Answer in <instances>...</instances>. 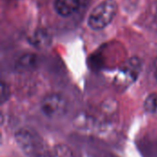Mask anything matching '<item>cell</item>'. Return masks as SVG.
Returning <instances> with one entry per match:
<instances>
[{
    "mask_svg": "<svg viewBox=\"0 0 157 157\" xmlns=\"http://www.w3.org/2000/svg\"><path fill=\"white\" fill-rule=\"evenodd\" d=\"M38 64V57L32 53H26L18 58L16 62L15 68L17 71L23 73L33 70Z\"/></svg>",
    "mask_w": 157,
    "mask_h": 157,
    "instance_id": "cell-6",
    "label": "cell"
},
{
    "mask_svg": "<svg viewBox=\"0 0 157 157\" xmlns=\"http://www.w3.org/2000/svg\"><path fill=\"white\" fill-rule=\"evenodd\" d=\"M153 17H154V21L156 24L157 26V6H155V10H154V14H153Z\"/></svg>",
    "mask_w": 157,
    "mask_h": 157,
    "instance_id": "cell-9",
    "label": "cell"
},
{
    "mask_svg": "<svg viewBox=\"0 0 157 157\" xmlns=\"http://www.w3.org/2000/svg\"><path fill=\"white\" fill-rule=\"evenodd\" d=\"M80 6L79 0H56L54 8L62 17H69L73 15Z\"/></svg>",
    "mask_w": 157,
    "mask_h": 157,
    "instance_id": "cell-5",
    "label": "cell"
},
{
    "mask_svg": "<svg viewBox=\"0 0 157 157\" xmlns=\"http://www.w3.org/2000/svg\"><path fill=\"white\" fill-rule=\"evenodd\" d=\"M50 36L45 30H37L35 34L29 40L30 43L36 48L43 49L50 44Z\"/></svg>",
    "mask_w": 157,
    "mask_h": 157,
    "instance_id": "cell-7",
    "label": "cell"
},
{
    "mask_svg": "<svg viewBox=\"0 0 157 157\" xmlns=\"http://www.w3.org/2000/svg\"><path fill=\"white\" fill-rule=\"evenodd\" d=\"M117 11L118 4L115 0H105L92 10L87 19V25L94 30L103 29L112 22Z\"/></svg>",
    "mask_w": 157,
    "mask_h": 157,
    "instance_id": "cell-2",
    "label": "cell"
},
{
    "mask_svg": "<svg viewBox=\"0 0 157 157\" xmlns=\"http://www.w3.org/2000/svg\"><path fill=\"white\" fill-rule=\"evenodd\" d=\"M19 148L29 157H43L45 145L41 137L33 130L22 128L15 134Z\"/></svg>",
    "mask_w": 157,
    "mask_h": 157,
    "instance_id": "cell-1",
    "label": "cell"
},
{
    "mask_svg": "<svg viewBox=\"0 0 157 157\" xmlns=\"http://www.w3.org/2000/svg\"><path fill=\"white\" fill-rule=\"evenodd\" d=\"M141 71V61L136 58H131L130 60H128L122 69H121V75L124 76L125 81H133L137 78L139 73Z\"/></svg>",
    "mask_w": 157,
    "mask_h": 157,
    "instance_id": "cell-4",
    "label": "cell"
},
{
    "mask_svg": "<svg viewBox=\"0 0 157 157\" xmlns=\"http://www.w3.org/2000/svg\"><path fill=\"white\" fill-rule=\"evenodd\" d=\"M40 109L43 114L48 118L58 119L67 112L68 101L61 93H50L42 98Z\"/></svg>",
    "mask_w": 157,
    "mask_h": 157,
    "instance_id": "cell-3",
    "label": "cell"
},
{
    "mask_svg": "<svg viewBox=\"0 0 157 157\" xmlns=\"http://www.w3.org/2000/svg\"><path fill=\"white\" fill-rule=\"evenodd\" d=\"M144 109L147 112L157 115V94H150L144 100Z\"/></svg>",
    "mask_w": 157,
    "mask_h": 157,
    "instance_id": "cell-8",
    "label": "cell"
},
{
    "mask_svg": "<svg viewBox=\"0 0 157 157\" xmlns=\"http://www.w3.org/2000/svg\"><path fill=\"white\" fill-rule=\"evenodd\" d=\"M155 79H156L157 82V58L155 61Z\"/></svg>",
    "mask_w": 157,
    "mask_h": 157,
    "instance_id": "cell-10",
    "label": "cell"
}]
</instances>
